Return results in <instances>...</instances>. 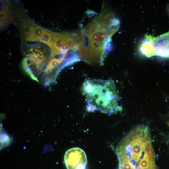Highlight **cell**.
<instances>
[{
    "mask_svg": "<svg viewBox=\"0 0 169 169\" xmlns=\"http://www.w3.org/2000/svg\"><path fill=\"white\" fill-rule=\"evenodd\" d=\"M83 89L87 103L95 110L110 115L122 110L119 104V94L113 80L88 79L84 82Z\"/></svg>",
    "mask_w": 169,
    "mask_h": 169,
    "instance_id": "1",
    "label": "cell"
},
{
    "mask_svg": "<svg viewBox=\"0 0 169 169\" xmlns=\"http://www.w3.org/2000/svg\"><path fill=\"white\" fill-rule=\"evenodd\" d=\"M139 50L148 57L157 56L169 58V31L156 37L146 36L140 45Z\"/></svg>",
    "mask_w": 169,
    "mask_h": 169,
    "instance_id": "2",
    "label": "cell"
},
{
    "mask_svg": "<svg viewBox=\"0 0 169 169\" xmlns=\"http://www.w3.org/2000/svg\"><path fill=\"white\" fill-rule=\"evenodd\" d=\"M56 34V33L47 31L40 37L39 40L47 44L50 47Z\"/></svg>",
    "mask_w": 169,
    "mask_h": 169,
    "instance_id": "4",
    "label": "cell"
},
{
    "mask_svg": "<svg viewBox=\"0 0 169 169\" xmlns=\"http://www.w3.org/2000/svg\"><path fill=\"white\" fill-rule=\"evenodd\" d=\"M167 124H168V126H169V122H168Z\"/></svg>",
    "mask_w": 169,
    "mask_h": 169,
    "instance_id": "6",
    "label": "cell"
},
{
    "mask_svg": "<svg viewBox=\"0 0 169 169\" xmlns=\"http://www.w3.org/2000/svg\"><path fill=\"white\" fill-rule=\"evenodd\" d=\"M167 11H168V14L169 15V5L167 7Z\"/></svg>",
    "mask_w": 169,
    "mask_h": 169,
    "instance_id": "5",
    "label": "cell"
},
{
    "mask_svg": "<svg viewBox=\"0 0 169 169\" xmlns=\"http://www.w3.org/2000/svg\"><path fill=\"white\" fill-rule=\"evenodd\" d=\"M64 161L67 169H85L87 162L84 151L78 147L72 148L67 151Z\"/></svg>",
    "mask_w": 169,
    "mask_h": 169,
    "instance_id": "3",
    "label": "cell"
}]
</instances>
